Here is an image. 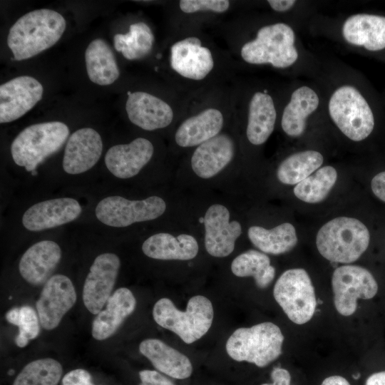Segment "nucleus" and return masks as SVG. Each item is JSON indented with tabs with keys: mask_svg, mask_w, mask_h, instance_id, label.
Returning <instances> with one entry per match:
<instances>
[{
	"mask_svg": "<svg viewBox=\"0 0 385 385\" xmlns=\"http://www.w3.org/2000/svg\"><path fill=\"white\" fill-rule=\"evenodd\" d=\"M319 85L324 112L334 125L353 142L366 140L373 132L375 116L371 105L354 80L352 72L334 69Z\"/></svg>",
	"mask_w": 385,
	"mask_h": 385,
	"instance_id": "nucleus-1",
	"label": "nucleus"
},
{
	"mask_svg": "<svg viewBox=\"0 0 385 385\" xmlns=\"http://www.w3.org/2000/svg\"><path fill=\"white\" fill-rule=\"evenodd\" d=\"M240 56L251 66H270L289 71L301 66L306 54L294 26L284 21H272L258 26L240 46Z\"/></svg>",
	"mask_w": 385,
	"mask_h": 385,
	"instance_id": "nucleus-2",
	"label": "nucleus"
},
{
	"mask_svg": "<svg viewBox=\"0 0 385 385\" xmlns=\"http://www.w3.org/2000/svg\"><path fill=\"white\" fill-rule=\"evenodd\" d=\"M66 27V20L58 12L34 10L23 15L10 28L7 44L16 60L28 59L53 46Z\"/></svg>",
	"mask_w": 385,
	"mask_h": 385,
	"instance_id": "nucleus-3",
	"label": "nucleus"
},
{
	"mask_svg": "<svg viewBox=\"0 0 385 385\" xmlns=\"http://www.w3.org/2000/svg\"><path fill=\"white\" fill-rule=\"evenodd\" d=\"M370 241L368 228L360 220L338 217L318 231L316 245L322 257L334 263H351L366 250Z\"/></svg>",
	"mask_w": 385,
	"mask_h": 385,
	"instance_id": "nucleus-4",
	"label": "nucleus"
},
{
	"mask_svg": "<svg viewBox=\"0 0 385 385\" xmlns=\"http://www.w3.org/2000/svg\"><path fill=\"white\" fill-rule=\"evenodd\" d=\"M153 317L161 327L177 334L185 343L192 344L210 329L214 317L212 304L202 295L192 297L185 312L179 310L168 298L154 304Z\"/></svg>",
	"mask_w": 385,
	"mask_h": 385,
	"instance_id": "nucleus-5",
	"label": "nucleus"
},
{
	"mask_svg": "<svg viewBox=\"0 0 385 385\" xmlns=\"http://www.w3.org/2000/svg\"><path fill=\"white\" fill-rule=\"evenodd\" d=\"M283 342L279 327L266 322L237 329L228 338L225 349L235 361L265 367L281 355Z\"/></svg>",
	"mask_w": 385,
	"mask_h": 385,
	"instance_id": "nucleus-6",
	"label": "nucleus"
},
{
	"mask_svg": "<svg viewBox=\"0 0 385 385\" xmlns=\"http://www.w3.org/2000/svg\"><path fill=\"white\" fill-rule=\"evenodd\" d=\"M69 135L68 126L59 121L36 123L21 130L13 140L11 153L14 163L26 171L36 170L46 158L63 145Z\"/></svg>",
	"mask_w": 385,
	"mask_h": 385,
	"instance_id": "nucleus-7",
	"label": "nucleus"
},
{
	"mask_svg": "<svg viewBox=\"0 0 385 385\" xmlns=\"http://www.w3.org/2000/svg\"><path fill=\"white\" fill-rule=\"evenodd\" d=\"M273 295L292 322L303 324L312 318L317 299L312 280L304 269L284 272L274 284Z\"/></svg>",
	"mask_w": 385,
	"mask_h": 385,
	"instance_id": "nucleus-8",
	"label": "nucleus"
},
{
	"mask_svg": "<svg viewBox=\"0 0 385 385\" xmlns=\"http://www.w3.org/2000/svg\"><path fill=\"white\" fill-rule=\"evenodd\" d=\"M324 112L323 96L319 86L300 83L290 89L280 109V125L289 137L302 136L308 122Z\"/></svg>",
	"mask_w": 385,
	"mask_h": 385,
	"instance_id": "nucleus-9",
	"label": "nucleus"
},
{
	"mask_svg": "<svg viewBox=\"0 0 385 385\" xmlns=\"http://www.w3.org/2000/svg\"><path fill=\"white\" fill-rule=\"evenodd\" d=\"M332 286L335 308L346 317L355 312L358 299H370L378 292V284L372 274L357 265L337 267L332 274Z\"/></svg>",
	"mask_w": 385,
	"mask_h": 385,
	"instance_id": "nucleus-10",
	"label": "nucleus"
},
{
	"mask_svg": "<svg viewBox=\"0 0 385 385\" xmlns=\"http://www.w3.org/2000/svg\"><path fill=\"white\" fill-rule=\"evenodd\" d=\"M166 209L160 197L151 196L142 200H130L120 196H110L101 200L96 215L102 223L115 227L152 220L161 216Z\"/></svg>",
	"mask_w": 385,
	"mask_h": 385,
	"instance_id": "nucleus-11",
	"label": "nucleus"
},
{
	"mask_svg": "<svg viewBox=\"0 0 385 385\" xmlns=\"http://www.w3.org/2000/svg\"><path fill=\"white\" fill-rule=\"evenodd\" d=\"M169 63L177 76L190 81H202L215 67L212 49L195 36L176 40L170 48Z\"/></svg>",
	"mask_w": 385,
	"mask_h": 385,
	"instance_id": "nucleus-12",
	"label": "nucleus"
},
{
	"mask_svg": "<svg viewBox=\"0 0 385 385\" xmlns=\"http://www.w3.org/2000/svg\"><path fill=\"white\" fill-rule=\"evenodd\" d=\"M120 266V259L113 253H103L94 260L82 292L83 304L91 313L98 314L107 303L115 284Z\"/></svg>",
	"mask_w": 385,
	"mask_h": 385,
	"instance_id": "nucleus-13",
	"label": "nucleus"
},
{
	"mask_svg": "<svg viewBox=\"0 0 385 385\" xmlns=\"http://www.w3.org/2000/svg\"><path fill=\"white\" fill-rule=\"evenodd\" d=\"M76 292L71 280L63 274H54L44 284L36 303L39 322L46 330L60 324L63 317L76 302Z\"/></svg>",
	"mask_w": 385,
	"mask_h": 385,
	"instance_id": "nucleus-14",
	"label": "nucleus"
},
{
	"mask_svg": "<svg viewBox=\"0 0 385 385\" xmlns=\"http://www.w3.org/2000/svg\"><path fill=\"white\" fill-rule=\"evenodd\" d=\"M339 36L351 48L376 52L385 48V16L366 13L347 16L340 23Z\"/></svg>",
	"mask_w": 385,
	"mask_h": 385,
	"instance_id": "nucleus-15",
	"label": "nucleus"
},
{
	"mask_svg": "<svg viewBox=\"0 0 385 385\" xmlns=\"http://www.w3.org/2000/svg\"><path fill=\"white\" fill-rule=\"evenodd\" d=\"M43 88L36 78L16 77L0 86V123L14 121L29 111L41 99Z\"/></svg>",
	"mask_w": 385,
	"mask_h": 385,
	"instance_id": "nucleus-16",
	"label": "nucleus"
},
{
	"mask_svg": "<svg viewBox=\"0 0 385 385\" xmlns=\"http://www.w3.org/2000/svg\"><path fill=\"white\" fill-rule=\"evenodd\" d=\"M274 95L267 88L252 91L247 103L246 136L253 145L264 144L272 135L280 112Z\"/></svg>",
	"mask_w": 385,
	"mask_h": 385,
	"instance_id": "nucleus-17",
	"label": "nucleus"
},
{
	"mask_svg": "<svg viewBox=\"0 0 385 385\" xmlns=\"http://www.w3.org/2000/svg\"><path fill=\"white\" fill-rule=\"evenodd\" d=\"M228 209L220 204L211 205L204 217L205 246L207 252L215 257L230 255L235 241L242 233V226L236 220L230 222Z\"/></svg>",
	"mask_w": 385,
	"mask_h": 385,
	"instance_id": "nucleus-18",
	"label": "nucleus"
},
{
	"mask_svg": "<svg viewBox=\"0 0 385 385\" xmlns=\"http://www.w3.org/2000/svg\"><path fill=\"white\" fill-rule=\"evenodd\" d=\"M125 111L130 122L145 130L166 128L175 117L167 101L144 91L128 93Z\"/></svg>",
	"mask_w": 385,
	"mask_h": 385,
	"instance_id": "nucleus-19",
	"label": "nucleus"
},
{
	"mask_svg": "<svg viewBox=\"0 0 385 385\" xmlns=\"http://www.w3.org/2000/svg\"><path fill=\"white\" fill-rule=\"evenodd\" d=\"M81 212V206L73 198L51 199L30 207L22 217V223L28 230L41 231L68 223Z\"/></svg>",
	"mask_w": 385,
	"mask_h": 385,
	"instance_id": "nucleus-20",
	"label": "nucleus"
},
{
	"mask_svg": "<svg viewBox=\"0 0 385 385\" xmlns=\"http://www.w3.org/2000/svg\"><path fill=\"white\" fill-rule=\"evenodd\" d=\"M102 150V139L96 130L91 128L78 129L67 141L63 168L68 174L83 173L96 164Z\"/></svg>",
	"mask_w": 385,
	"mask_h": 385,
	"instance_id": "nucleus-21",
	"label": "nucleus"
},
{
	"mask_svg": "<svg viewBox=\"0 0 385 385\" xmlns=\"http://www.w3.org/2000/svg\"><path fill=\"white\" fill-rule=\"evenodd\" d=\"M154 153L152 143L146 138H138L128 144L112 146L105 156L108 170L122 179L136 175L150 161Z\"/></svg>",
	"mask_w": 385,
	"mask_h": 385,
	"instance_id": "nucleus-22",
	"label": "nucleus"
},
{
	"mask_svg": "<svg viewBox=\"0 0 385 385\" xmlns=\"http://www.w3.org/2000/svg\"><path fill=\"white\" fill-rule=\"evenodd\" d=\"M61 258L59 245L51 240H42L31 246L22 255L19 270L21 277L32 285L45 284Z\"/></svg>",
	"mask_w": 385,
	"mask_h": 385,
	"instance_id": "nucleus-23",
	"label": "nucleus"
},
{
	"mask_svg": "<svg viewBox=\"0 0 385 385\" xmlns=\"http://www.w3.org/2000/svg\"><path fill=\"white\" fill-rule=\"evenodd\" d=\"M235 150L232 138L220 133L196 148L191 157L192 169L198 177L210 178L231 162Z\"/></svg>",
	"mask_w": 385,
	"mask_h": 385,
	"instance_id": "nucleus-24",
	"label": "nucleus"
},
{
	"mask_svg": "<svg viewBox=\"0 0 385 385\" xmlns=\"http://www.w3.org/2000/svg\"><path fill=\"white\" fill-rule=\"evenodd\" d=\"M224 122L222 110L207 107L180 123L175 133V141L182 148L198 146L219 135Z\"/></svg>",
	"mask_w": 385,
	"mask_h": 385,
	"instance_id": "nucleus-25",
	"label": "nucleus"
},
{
	"mask_svg": "<svg viewBox=\"0 0 385 385\" xmlns=\"http://www.w3.org/2000/svg\"><path fill=\"white\" fill-rule=\"evenodd\" d=\"M136 307V299L128 288L116 289L109 297L105 309L101 310L92 323V336L96 340H104L115 334L125 319Z\"/></svg>",
	"mask_w": 385,
	"mask_h": 385,
	"instance_id": "nucleus-26",
	"label": "nucleus"
},
{
	"mask_svg": "<svg viewBox=\"0 0 385 385\" xmlns=\"http://www.w3.org/2000/svg\"><path fill=\"white\" fill-rule=\"evenodd\" d=\"M139 351L158 371L170 377L185 379L192 373V365L188 357L160 339L142 341Z\"/></svg>",
	"mask_w": 385,
	"mask_h": 385,
	"instance_id": "nucleus-27",
	"label": "nucleus"
},
{
	"mask_svg": "<svg viewBox=\"0 0 385 385\" xmlns=\"http://www.w3.org/2000/svg\"><path fill=\"white\" fill-rule=\"evenodd\" d=\"M198 244L194 237L181 234L177 237L160 232L149 237L142 250L148 257L160 260H189L198 253Z\"/></svg>",
	"mask_w": 385,
	"mask_h": 385,
	"instance_id": "nucleus-28",
	"label": "nucleus"
},
{
	"mask_svg": "<svg viewBox=\"0 0 385 385\" xmlns=\"http://www.w3.org/2000/svg\"><path fill=\"white\" fill-rule=\"evenodd\" d=\"M85 61L89 79L100 86L114 83L120 71L113 51L102 38H96L88 46Z\"/></svg>",
	"mask_w": 385,
	"mask_h": 385,
	"instance_id": "nucleus-29",
	"label": "nucleus"
},
{
	"mask_svg": "<svg viewBox=\"0 0 385 385\" xmlns=\"http://www.w3.org/2000/svg\"><path fill=\"white\" fill-rule=\"evenodd\" d=\"M247 235L257 249L274 255L290 251L297 243L295 228L289 222L282 223L270 230L252 226L248 229Z\"/></svg>",
	"mask_w": 385,
	"mask_h": 385,
	"instance_id": "nucleus-30",
	"label": "nucleus"
},
{
	"mask_svg": "<svg viewBox=\"0 0 385 385\" xmlns=\"http://www.w3.org/2000/svg\"><path fill=\"white\" fill-rule=\"evenodd\" d=\"M324 163L318 150H305L287 156L278 166L277 177L283 184L297 185L317 170Z\"/></svg>",
	"mask_w": 385,
	"mask_h": 385,
	"instance_id": "nucleus-31",
	"label": "nucleus"
},
{
	"mask_svg": "<svg viewBox=\"0 0 385 385\" xmlns=\"http://www.w3.org/2000/svg\"><path fill=\"white\" fill-rule=\"evenodd\" d=\"M232 272L239 277H252L260 289L267 287L275 276V269L265 253L249 250L236 257L231 264Z\"/></svg>",
	"mask_w": 385,
	"mask_h": 385,
	"instance_id": "nucleus-32",
	"label": "nucleus"
},
{
	"mask_svg": "<svg viewBox=\"0 0 385 385\" xmlns=\"http://www.w3.org/2000/svg\"><path fill=\"white\" fill-rule=\"evenodd\" d=\"M114 47L128 60L144 58L152 50L154 35L150 27L143 21L130 25L126 34H117L113 37Z\"/></svg>",
	"mask_w": 385,
	"mask_h": 385,
	"instance_id": "nucleus-33",
	"label": "nucleus"
},
{
	"mask_svg": "<svg viewBox=\"0 0 385 385\" xmlns=\"http://www.w3.org/2000/svg\"><path fill=\"white\" fill-rule=\"evenodd\" d=\"M337 179V170L326 165L319 168L294 188V195L300 200L308 203H318L324 200Z\"/></svg>",
	"mask_w": 385,
	"mask_h": 385,
	"instance_id": "nucleus-34",
	"label": "nucleus"
},
{
	"mask_svg": "<svg viewBox=\"0 0 385 385\" xmlns=\"http://www.w3.org/2000/svg\"><path fill=\"white\" fill-rule=\"evenodd\" d=\"M63 374L61 364L52 358L34 360L17 375L13 385H57Z\"/></svg>",
	"mask_w": 385,
	"mask_h": 385,
	"instance_id": "nucleus-35",
	"label": "nucleus"
},
{
	"mask_svg": "<svg viewBox=\"0 0 385 385\" xmlns=\"http://www.w3.org/2000/svg\"><path fill=\"white\" fill-rule=\"evenodd\" d=\"M6 319L19 327V334L15 338V343L19 347L26 346L30 339H35L39 334V319L29 306L11 309L6 314Z\"/></svg>",
	"mask_w": 385,
	"mask_h": 385,
	"instance_id": "nucleus-36",
	"label": "nucleus"
},
{
	"mask_svg": "<svg viewBox=\"0 0 385 385\" xmlns=\"http://www.w3.org/2000/svg\"><path fill=\"white\" fill-rule=\"evenodd\" d=\"M230 7V1L227 0H181L179 8L184 14L212 12L222 14Z\"/></svg>",
	"mask_w": 385,
	"mask_h": 385,
	"instance_id": "nucleus-37",
	"label": "nucleus"
},
{
	"mask_svg": "<svg viewBox=\"0 0 385 385\" xmlns=\"http://www.w3.org/2000/svg\"><path fill=\"white\" fill-rule=\"evenodd\" d=\"M139 385H175L167 376L154 370H142L139 372Z\"/></svg>",
	"mask_w": 385,
	"mask_h": 385,
	"instance_id": "nucleus-38",
	"label": "nucleus"
},
{
	"mask_svg": "<svg viewBox=\"0 0 385 385\" xmlns=\"http://www.w3.org/2000/svg\"><path fill=\"white\" fill-rule=\"evenodd\" d=\"M91 376L83 369H73L68 372L62 379V385H92Z\"/></svg>",
	"mask_w": 385,
	"mask_h": 385,
	"instance_id": "nucleus-39",
	"label": "nucleus"
},
{
	"mask_svg": "<svg viewBox=\"0 0 385 385\" xmlns=\"http://www.w3.org/2000/svg\"><path fill=\"white\" fill-rule=\"evenodd\" d=\"M267 3L273 11L280 14L289 13L299 4L295 0H268Z\"/></svg>",
	"mask_w": 385,
	"mask_h": 385,
	"instance_id": "nucleus-40",
	"label": "nucleus"
},
{
	"mask_svg": "<svg viewBox=\"0 0 385 385\" xmlns=\"http://www.w3.org/2000/svg\"><path fill=\"white\" fill-rule=\"evenodd\" d=\"M272 383L261 385H291V375L283 368L276 367L271 372Z\"/></svg>",
	"mask_w": 385,
	"mask_h": 385,
	"instance_id": "nucleus-41",
	"label": "nucleus"
},
{
	"mask_svg": "<svg viewBox=\"0 0 385 385\" xmlns=\"http://www.w3.org/2000/svg\"><path fill=\"white\" fill-rule=\"evenodd\" d=\"M371 188L374 194L385 202V171L376 174L373 178Z\"/></svg>",
	"mask_w": 385,
	"mask_h": 385,
	"instance_id": "nucleus-42",
	"label": "nucleus"
},
{
	"mask_svg": "<svg viewBox=\"0 0 385 385\" xmlns=\"http://www.w3.org/2000/svg\"><path fill=\"white\" fill-rule=\"evenodd\" d=\"M365 385H385V371L370 375L367 378Z\"/></svg>",
	"mask_w": 385,
	"mask_h": 385,
	"instance_id": "nucleus-43",
	"label": "nucleus"
},
{
	"mask_svg": "<svg viewBox=\"0 0 385 385\" xmlns=\"http://www.w3.org/2000/svg\"><path fill=\"white\" fill-rule=\"evenodd\" d=\"M321 385H351L349 382L343 376H331L327 377Z\"/></svg>",
	"mask_w": 385,
	"mask_h": 385,
	"instance_id": "nucleus-44",
	"label": "nucleus"
},
{
	"mask_svg": "<svg viewBox=\"0 0 385 385\" xmlns=\"http://www.w3.org/2000/svg\"><path fill=\"white\" fill-rule=\"evenodd\" d=\"M360 377V374L359 373L353 375V378L355 379H357Z\"/></svg>",
	"mask_w": 385,
	"mask_h": 385,
	"instance_id": "nucleus-45",
	"label": "nucleus"
},
{
	"mask_svg": "<svg viewBox=\"0 0 385 385\" xmlns=\"http://www.w3.org/2000/svg\"><path fill=\"white\" fill-rule=\"evenodd\" d=\"M199 222L202 223V224H204V217H201L199 218Z\"/></svg>",
	"mask_w": 385,
	"mask_h": 385,
	"instance_id": "nucleus-46",
	"label": "nucleus"
},
{
	"mask_svg": "<svg viewBox=\"0 0 385 385\" xmlns=\"http://www.w3.org/2000/svg\"><path fill=\"white\" fill-rule=\"evenodd\" d=\"M31 175H37V171H36V170L32 171V172H31Z\"/></svg>",
	"mask_w": 385,
	"mask_h": 385,
	"instance_id": "nucleus-47",
	"label": "nucleus"
},
{
	"mask_svg": "<svg viewBox=\"0 0 385 385\" xmlns=\"http://www.w3.org/2000/svg\"><path fill=\"white\" fill-rule=\"evenodd\" d=\"M9 374H13V370L11 369V370L9 371Z\"/></svg>",
	"mask_w": 385,
	"mask_h": 385,
	"instance_id": "nucleus-48",
	"label": "nucleus"
},
{
	"mask_svg": "<svg viewBox=\"0 0 385 385\" xmlns=\"http://www.w3.org/2000/svg\"><path fill=\"white\" fill-rule=\"evenodd\" d=\"M92 385H94V384H92Z\"/></svg>",
	"mask_w": 385,
	"mask_h": 385,
	"instance_id": "nucleus-49",
	"label": "nucleus"
}]
</instances>
